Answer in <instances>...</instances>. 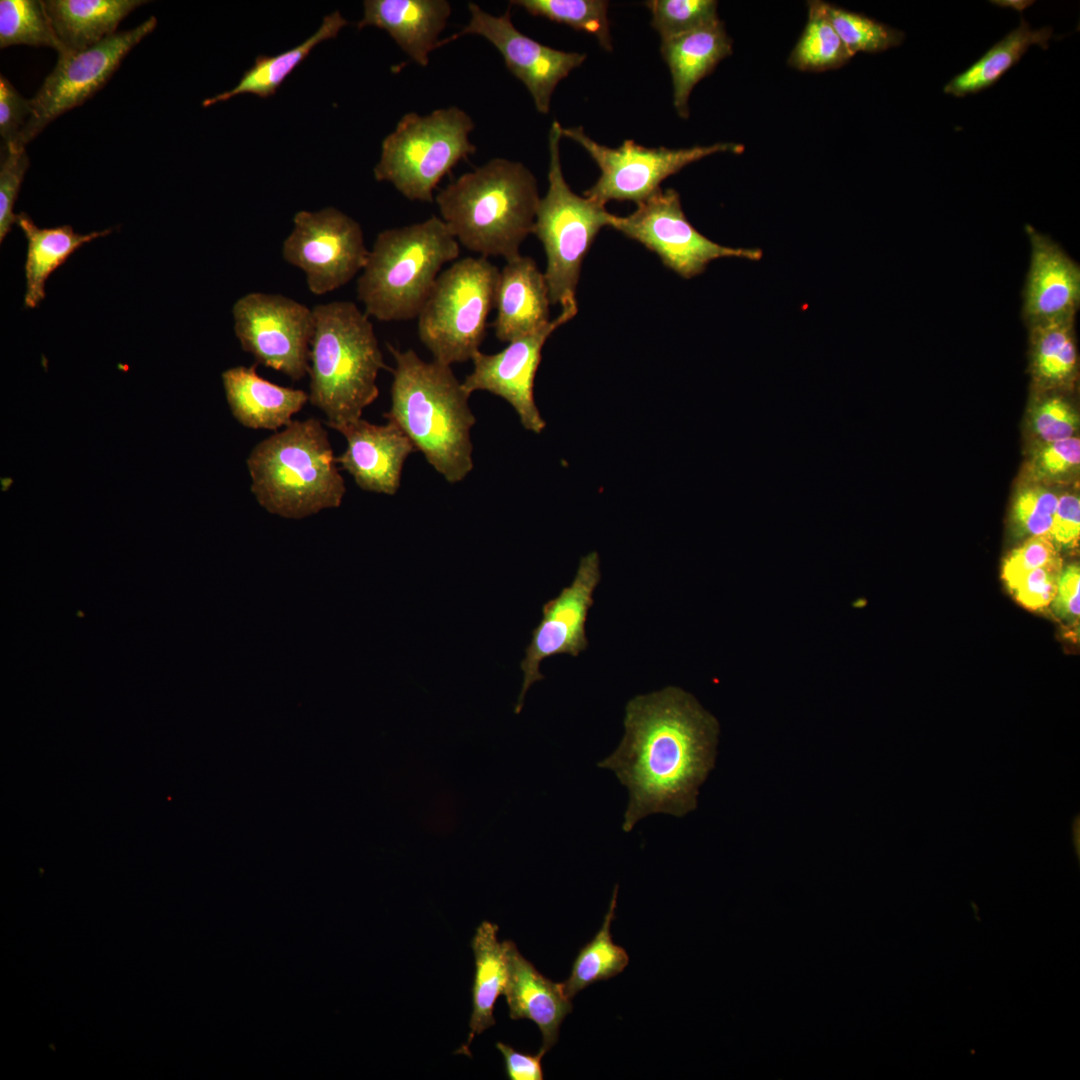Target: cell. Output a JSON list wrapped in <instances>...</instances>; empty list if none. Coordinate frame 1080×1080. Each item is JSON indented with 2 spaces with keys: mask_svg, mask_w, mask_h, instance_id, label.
Wrapping results in <instances>:
<instances>
[{
  "mask_svg": "<svg viewBox=\"0 0 1080 1080\" xmlns=\"http://www.w3.org/2000/svg\"><path fill=\"white\" fill-rule=\"evenodd\" d=\"M623 724L618 747L598 763L628 789L623 831L652 814L681 818L695 810L715 766L717 719L693 695L668 686L630 699Z\"/></svg>",
  "mask_w": 1080,
  "mask_h": 1080,
  "instance_id": "obj_1",
  "label": "cell"
},
{
  "mask_svg": "<svg viewBox=\"0 0 1080 1080\" xmlns=\"http://www.w3.org/2000/svg\"><path fill=\"white\" fill-rule=\"evenodd\" d=\"M395 360L391 406L384 417L397 425L449 483L473 469L470 431L475 424L462 382L449 365L422 360L415 351L387 345Z\"/></svg>",
  "mask_w": 1080,
  "mask_h": 1080,
  "instance_id": "obj_2",
  "label": "cell"
},
{
  "mask_svg": "<svg viewBox=\"0 0 1080 1080\" xmlns=\"http://www.w3.org/2000/svg\"><path fill=\"white\" fill-rule=\"evenodd\" d=\"M435 201L458 243L482 257L509 261L533 232L540 197L524 164L493 158L449 183Z\"/></svg>",
  "mask_w": 1080,
  "mask_h": 1080,
  "instance_id": "obj_3",
  "label": "cell"
},
{
  "mask_svg": "<svg viewBox=\"0 0 1080 1080\" xmlns=\"http://www.w3.org/2000/svg\"><path fill=\"white\" fill-rule=\"evenodd\" d=\"M309 354V401L335 429L361 418L379 395L384 363L373 324L355 303L316 305Z\"/></svg>",
  "mask_w": 1080,
  "mask_h": 1080,
  "instance_id": "obj_4",
  "label": "cell"
},
{
  "mask_svg": "<svg viewBox=\"0 0 1080 1080\" xmlns=\"http://www.w3.org/2000/svg\"><path fill=\"white\" fill-rule=\"evenodd\" d=\"M246 463L258 503L284 518L336 508L346 492L328 433L315 418L292 421L259 442Z\"/></svg>",
  "mask_w": 1080,
  "mask_h": 1080,
  "instance_id": "obj_5",
  "label": "cell"
},
{
  "mask_svg": "<svg viewBox=\"0 0 1080 1080\" xmlns=\"http://www.w3.org/2000/svg\"><path fill=\"white\" fill-rule=\"evenodd\" d=\"M459 243L441 218L378 233L357 280L364 312L379 321L417 318L444 264Z\"/></svg>",
  "mask_w": 1080,
  "mask_h": 1080,
  "instance_id": "obj_6",
  "label": "cell"
},
{
  "mask_svg": "<svg viewBox=\"0 0 1080 1080\" xmlns=\"http://www.w3.org/2000/svg\"><path fill=\"white\" fill-rule=\"evenodd\" d=\"M561 124L554 120L549 132L548 190L540 198L533 234L541 241L547 267L544 273L551 304L577 306L576 289L583 260L599 231L611 225L613 214L605 204L575 194L561 167Z\"/></svg>",
  "mask_w": 1080,
  "mask_h": 1080,
  "instance_id": "obj_7",
  "label": "cell"
},
{
  "mask_svg": "<svg viewBox=\"0 0 1080 1080\" xmlns=\"http://www.w3.org/2000/svg\"><path fill=\"white\" fill-rule=\"evenodd\" d=\"M473 129L470 115L457 106L407 113L384 138L374 177L409 200L432 202L441 179L476 152L469 139Z\"/></svg>",
  "mask_w": 1080,
  "mask_h": 1080,
  "instance_id": "obj_8",
  "label": "cell"
},
{
  "mask_svg": "<svg viewBox=\"0 0 1080 1080\" xmlns=\"http://www.w3.org/2000/svg\"><path fill=\"white\" fill-rule=\"evenodd\" d=\"M499 272L480 256L457 260L438 275L417 317L420 341L433 360L451 366L480 351Z\"/></svg>",
  "mask_w": 1080,
  "mask_h": 1080,
  "instance_id": "obj_9",
  "label": "cell"
},
{
  "mask_svg": "<svg viewBox=\"0 0 1080 1080\" xmlns=\"http://www.w3.org/2000/svg\"><path fill=\"white\" fill-rule=\"evenodd\" d=\"M565 137L577 142L598 165L601 175L585 191V196L606 204L608 201H644L660 189L661 182L682 168L717 153L740 154L744 146L723 142L689 148L644 147L625 140L616 148L597 143L582 127L563 128Z\"/></svg>",
  "mask_w": 1080,
  "mask_h": 1080,
  "instance_id": "obj_10",
  "label": "cell"
},
{
  "mask_svg": "<svg viewBox=\"0 0 1080 1080\" xmlns=\"http://www.w3.org/2000/svg\"><path fill=\"white\" fill-rule=\"evenodd\" d=\"M156 25L157 19L151 16L139 26L115 33L89 48L58 54L54 69L30 99V117L16 142L8 147L25 148L50 122L94 95Z\"/></svg>",
  "mask_w": 1080,
  "mask_h": 1080,
  "instance_id": "obj_11",
  "label": "cell"
},
{
  "mask_svg": "<svg viewBox=\"0 0 1080 1080\" xmlns=\"http://www.w3.org/2000/svg\"><path fill=\"white\" fill-rule=\"evenodd\" d=\"M610 227L651 250L679 276L702 274L709 263L734 257L757 261L762 251L720 245L701 234L686 218L678 192L661 188L627 216L613 215Z\"/></svg>",
  "mask_w": 1080,
  "mask_h": 1080,
  "instance_id": "obj_12",
  "label": "cell"
},
{
  "mask_svg": "<svg viewBox=\"0 0 1080 1080\" xmlns=\"http://www.w3.org/2000/svg\"><path fill=\"white\" fill-rule=\"evenodd\" d=\"M241 348L257 363L297 381L308 373L313 310L281 294L250 292L232 307Z\"/></svg>",
  "mask_w": 1080,
  "mask_h": 1080,
  "instance_id": "obj_13",
  "label": "cell"
},
{
  "mask_svg": "<svg viewBox=\"0 0 1080 1080\" xmlns=\"http://www.w3.org/2000/svg\"><path fill=\"white\" fill-rule=\"evenodd\" d=\"M368 253L360 224L334 207L297 212L282 245L283 259L305 273L314 295L346 285L362 271Z\"/></svg>",
  "mask_w": 1080,
  "mask_h": 1080,
  "instance_id": "obj_14",
  "label": "cell"
},
{
  "mask_svg": "<svg viewBox=\"0 0 1080 1080\" xmlns=\"http://www.w3.org/2000/svg\"><path fill=\"white\" fill-rule=\"evenodd\" d=\"M601 580L600 558L596 551L581 557L570 585L542 606V617L520 663L523 682L515 713L521 712L530 686L544 678L543 660L560 654L577 657L588 648L586 622L594 604V591Z\"/></svg>",
  "mask_w": 1080,
  "mask_h": 1080,
  "instance_id": "obj_15",
  "label": "cell"
},
{
  "mask_svg": "<svg viewBox=\"0 0 1080 1080\" xmlns=\"http://www.w3.org/2000/svg\"><path fill=\"white\" fill-rule=\"evenodd\" d=\"M468 9V24L441 40L440 46L467 34L485 38L503 56L508 70L526 86L537 111L547 114L556 86L585 61L586 54L557 50L533 40L514 26L509 10L494 16L472 2Z\"/></svg>",
  "mask_w": 1080,
  "mask_h": 1080,
  "instance_id": "obj_16",
  "label": "cell"
},
{
  "mask_svg": "<svg viewBox=\"0 0 1080 1080\" xmlns=\"http://www.w3.org/2000/svg\"><path fill=\"white\" fill-rule=\"evenodd\" d=\"M578 306L562 308L561 313L543 328L518 338L500 352L472 357L473 370L462 382L464 390L487 391L505 399L516 411L523 427L541 433L546 422L534 399V381L541 361L542 348L549 336L572 319Z\"/></svg>",
  "mask_w": 1080,
  "mask_h": 1080,
  "instance_id": "obj_17",
  "label": "cell"
},
{
  "mask_svg": "<svg viewBox=\"0 0 1080 1080\" xmlns=\"http://www.w3.org/2000/svg\"><path fill=\"white\" fill-rule=\"evenodd\" d=\"M1030 261L1022 292V318L1030 323L1076 316L1080 267L1050 236L1025 225Z\"/></svg>",
  "mask_w": 1080,
  "mask_h": 1080,
  "instance_id": "obj_18",
  "label": "cell"
},
{
  "mask_svg": "<svg viewBox=\"0 0 1080 1080\" xmlns=\"http://www.w3.org/2000/svg\"><path fill=\"white\" fill-rule=\"evenodd\" d=\"M335 430L347 441L336 463L362 490L394 495L400 487L405 460L417 451L404 432L391 421L376 425L362 418Z\"/></svg>",
  "mask_w": 1080,
  "mask_h": 1080,
  "instance_id": "obj_19",
  "label": "cell"
},
{
  "mask_svg": "<svg viewBox=\"0 0 1080 1080\" xmlns=\"http://www.w3.org/2000/svg\"><path fill=\"white\" fill-rule=\"evenodd\" d=\"M549 290L544 273L529 256L506 261L499 272L492 322L494 334L501 342H512L533 333L547 324Z\"/></svg>",
  "mask_w": 1080,
  "mask_h": 1080,
  "instance_id": "obj_20",
  "label": "cell"
},
{
  "mask_svg": "<svg viewBox=\"0 0 1080 1080\" xmlns=\"http://www.w3.org/2000/svg\"><path fill=\"white\" fill-rule=\"evenodd\" d=\"M507 979L504 995L512 1020L528 1019L541 1031L542 1046L547 1052L558 1040L564 1018L572 1011L571 999L561 983L543 976L525 959L512 941H504Z\"/></svg>",
  "mask_w": 1080,
  "mask_h": 1080,
  "instance_id": "obj_21",
  "label": "cell"
},
{
  "mask_svg": "<svg viewBox=\"0 0 1080 1080\" xmlns=\"http://www.w3.org/2000/svg\"><path fill=\"white\" fill-rule=\"evenodd\" d=\"M358 28L385 30L417 64L427 66L429 54L440 47L439 36L451 15L446 0H366Z\"/></svg>",
  "mask_w": 1080,
  "mask_h": 1080,
  "instance_id": "obj_22",
  "label": "cell"
},
{
  "mask_svg": "<svg viewBox=\"0 0 1080 1080\" xmlns=\"http://www.w3.org/2000/svg\"><path fill=\"white\" fill-rule=\"evenodd\" d=\"M221 378L234 418L247 428L275 431L286 427L309 400L301 389L264 379L255 365L229 368Z\"/></svg>",
  "mask_w": 1080,
  "mask_h": 1080,
  "instance_id": "obj_23",
  "label": "cell"
},
{
  "mask_svg": "<svg viewBox=\"0 0 1080 1080\" xmlns=\"http://www.w3.org/2000/svg\"><path fill=\"white\" fill-rule=\"evenodd\" d=\"M661 54L672 79L673 105L689 117V97L695 85L732 53V40L719 19L711 24L661 41Z\"/></svg>",
  "mask_w": 1080,
  "mask_h": 1080,
  "instance_id": "obj_24",
  "label": "cell"
},
{
  "mask_svg": "<svg viewBox=\"0 0 1080 1080\" xmlns=\"http://www.w3.org/2000/svg\"><path fill=\"white\" fill-rule=\"evenodd\" d=\"M146 0L43 1L63 52L81 51L116 33L119 23ZM61 53V54H62Z\"/></svg>",
  "mask_w": 1080,
  "mask_h": 1080,
  "instance_id": "obj_25",
  "label": "cell"
},
{
  "mask_svg": "<svg viewBox=\"0 0 1080 1080\" xmlns=\"http://www.w3.org/2000/svg\"><path fill=\"white\" fill-rule=\"evenodd\" d=\"M17 225L27 239L25 261L26 292L24 306L35 308L45 298V284L49 276L84 244L104 237L112 229L88 234L76 233L70 225L39 228L29 215H17Z\"/></svg>",
  "mask_w": 1080,
  "mask_h": 1080,
  "instance_id": "obj_26",
  "label": "cell"
},
{
  "mask_svg": "<svg viewBox=\"0 0 1080 1080\" xmlns=\"http://www.w3.org/2000/svg\"><path fill=\"white\" fill-rule=\"evenodd\" d=\"M498 925L483 921L476 929L471 946L475 957V976L472 988V1012L468 1039L458 1053L469 1054V1046L477 1034L495 1025L493 1009L497 998L504 994L507 969L503 943L497 939Z\"/></svg>",
  "mask_w": 1080,
  "mask_h": 1080,
  "instance_id": "obj_27",
  "label": "cell"
},
{
  "mask_svg": "<svg viewBox=\"0 0 1080 1080\" xmlns=\"http://www.w3.org/2000/svg\"><path fill=\"white\" fill-rule=\"evenodd\" d=\"M347 24V20L338 11L328 14L318 30L296 47L274 56L259 55L254 65L244 72L236 86L204 99L203 107L228 101L241 94H254L262 98L273 95L318 44L335 38Z\"/></svg>",
  "mask_w": 1080,
  "mask_h": 1080,
  "instance_id": "obj_28",
  "label": "cell"
},
{
  "mask_svg": "<svg viewBox=\"0 0 1080 1080\" xmlns=\"http://www.w3.org/2000/svg\"><path fill=\"white\" fill-rule=\"evenodd\" d=\"M1075 319L1060 317L1026 325L1031 371L1038 387L1057 388L1074 380L1078 363Z\"/></svg>",
  "mask_w": 1080,
  "mask_h": 1080,
  "instance_id": "obj_29",
  "label": "cell"
},
{
  "mask_svg": "<svg viewBox=\"0 0 1080 1080\" xmlns=\"http://www.w3.org/2000/svg\"><path fill=\"white\" fill-rule=\"evenodd\" d=\"M1052 35L1051 27L1032 29L1022 18L1017 28L992 46L967 70L952 78L945 85L944 93L964 97L993 86L1020 61L1031 46L1038 45L1047 49Z\"/></svg>",
  "mask_w": 1080,
  "mask_h": 1080,
  "instance_id": "obj_30",
  "label": "cell"
},
{
  "mask_svg": "<svg viewBox=\"0 0 1080 1080\" xmlns=\"http://www.w3.org/2000/svg\"><path fill=\"white\" fill-rule=\"evenodd\" d=\"M617 889L618 886L614 889L602 927L594 938L580 949L569 977L561 983L564 994L569 999L595 982L618 975L629 963L627 952L613 942L610 931L611 922L615 918Z\"/></svg>",
  "mask_w": 1080,
  "mask_h": 1080,
  "instance_id": "obj_31",
  "label": "cell"
},
{
  "mask_svg": "<svg viewBox=\"0 0 1080 1080\" xmlns=\"http://www.w3.org/2000/svg\"><path fill=\"white\" fill-rule=\"evenodd\" d=\"M808 8L807 24L789 56V65L798 70L815 72L841 67L853 55L832 25L828 3L810 1Z\"/></svg>",
  "mask_w": 1080,
  "mask_h": 1080,
  "instance_id": "obj_32",
  "label": "cell"
},
{
  "mask_svg": "<svg viewBox=\"0 0 1080 1080\" xmlns=\"http://www.w3.org/2000/svg\"><path fill=\"white\" fill-rule=\"evenodd\" d=\"M21 44L50 47L58 54L63 52L43 1L1 0L0 47Z\"/></svg>",
  "mask_w": 1080,
  "mask_h": 1080,
  "instance_id": "obj_33",
  "label": "cell"
},
{
  "mask_svg": "<svg viewBox=\"0 0 1080 1080\" xmlns=\"http://www.w3.org/2000/svg\"><path fill=\"white\" fill-rule=\"evenodd\" d=\"M510 4L523 8L533 16L544 17L575 30L593 34L605 50H612L607 1L514 0L510 1Z\"/></svg>",
  "mask_w": 1080,
  "mask_h": 1080,
  "instance_id": "obj_34",
  "label": "cell"
},
{
  "mask_svg": "<svg viewBox=\"0 0 1080 1080\" xmlns=\"http://www.w3.org/2000/svg\"><path fill=\"white\" fill-rule=\"evenodd\" d=\"M828 14L839 37L854 56L878 53L899 46L905 34L865 15L828 4Z\"/></svg>",
  "mask_w": 1080,
  "mask_h": 1080,
  "instance_id": "obj_35",
  "label": "cell"
},
{
  "mask_svg": "<svg viewBox=\"0 0 1080 1080\" xmlns=\"http://www.w3.org/2000/svg\"><path fill=\"white\" fill-rule=\"evenodd\" d=\"M651 24L662 40L719 20L714 0H650Z\"/></svg>",
  "mask_w": 1080,
  "mask_h": 1080,
  "instance_id": "obj_36",
  "label": "cell"
},
{
  "mask_svg": "<svg viewBox=\"0 0 1080 1080\" xmlns=\"http://www.w3.org/2000/svg\"><path fill=\"white\" fill-rule=\"evenodd\" d=\"M1058 497L1044 488H1028L1019 493L1013 506L1017 527L1032 536L1048 535L1053 524Z\"/></svg>",
  "mask_w": 1080,
  "mask_h": 1080,
  "instance_id": "obj_37",
  "label": "cell"
},
{
  "mask_svg": "<svg viewBox=\"0 0 1080 1080\" xmlns=\"http://www.w3.org/2000/svg\"><path fill=\"white\" fill-rule=\"evenodd\" d=\"M29 167V157L25 148H2L0 166V241L7 236L16 223L17 215L13 208L24 175Z\"/></svg>",
  "mask_w": 1080,
  "mask_h": 1080,
  "instance_id": "obj_38",
  "label": "cell"
},
{
  "mask_svg": "<svg viewBox=\"0 0 1080 1080\" xmlns=\"http://www.w3.org/2000/svg\"><path fill=\"white\" fill-rule=\"evenodd\" d=\"M1060 558L1048 535L1032 536L1004 560L1002 578L1010 590L1029 572Z\"/></svg>",
  "mask_w": 1080,
  "mask_h": 1080,
  "instance_id": "obj_39",
  "label": "cell"
},
{
  "mask_svg": "<svg viewBox=\"0 0 1080 1080\" xmlns=\"http://www.w3.org/2000/svg\"><path fill=\"white\" fill-rule=\"evenodd\" d=\"M1061 572L1062 561L1058 558L1026 574L1009 591L1028 609L1045 608L1056 596Z\"/></svg>",
  "mask_w": 1080,
  "mask_h": 1080,
  "instance_id": "obj_40",
  "label": "cell"
},
{
  "mask_svg": "<svg viewBox=\"0 0 1080 1080\" xmlns=\"http://www.w3.org/2000/svg\"><path fill=\"white\" fill-rule=\"evenodd\" d=\"M1033 413L1034 431L1046 443L1074 437L1078 416L1063 398L1048 397L1036 406Z\"/></svg>",
  "mask_w": 1080,
  "mask_h": 1080,
  "instance_id": "obj_41",
  "label": "cell"
},
{
  "mask_svg": "<svg viewBox=\"0 0 1080 1080\" xmlns=\"http://www.w3.org/2000/svg\"><path fill=\"white\" fill-rule=\"evenodd\" d=\"M25 99L3 75L0 77V134L2 148L13 145L31 114Z\"/></svg>",
  "mask_w": 1080,
  "mask_h": 1080,
  "instance_id": "obj_42",
  "label": "cell"
},
{
  "mask_svg": "<svg viewBox=\"0 0 1080 1080\" xmlns=\"http://www.w3.org/2000/svg\"><path fill=\"white\" fill-rule=\"evenodd\" d=\"M1080 462V440L1071 437L1047 443L1038 453L1036 469L1040 475L1056 477L1076 468Z\"/></svg>",
  "mask_w": 1080,
  "mask_h": 1080,
  "instance_id": "obj_43",
  "label": "cell"
},
{
  "mask_svg": "<svg viewBox=\"0 0 1080 1080\" xmlns=\"http://www.w3.org/2000/svg\"><path fill=\"white\" fill-rule=\"evenodd\" d=\"M1080 534V500L1073 494L1058 498L1053 518L1050 537L1055 544L1072 547L1076 545Z\"/></svg>",
  "mask_w": 1080,
  "mask_h": 1080,
  "instance_id": "obj_44",
  "label": "cell"
},
{
  "mask_svg": "<svg viewBox=\"0 0 1080 1080\" xmlns=\"http://www.w3.org/2000/svg\"><path fill=\"white\" fill-rule=\"evenodd\" d=\"M1079 587V565L1071 564L1061 572L1057 593L1052 601V608L1059 617L1068 620L1079 618Z\"/></svg>",
  "mask_w": 1080,
  "mask_h": 1080,
  "instance_id": "obj_45",
  "label": "cell"
},
{
  "mask_svg": "<svg viewBox=\"0 0 1080 1080\" xmlns=\"http://www.w3.org/2000/svg\"><path fill=\"white\" fill-rule=\"evenodd\" d=\"M497 1049L501 1052L505 1062L506 1075L510 1080H542V1057L546 1053L542 1049L535 1055L522 1053L511 1046L497 1042Z\"/></svg>",
  "mask_w": 1080,
  "mask_h": 1080,
  "instance_id": "obj_46",
  "label": "cell"
}]
</instances>
